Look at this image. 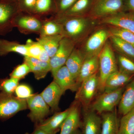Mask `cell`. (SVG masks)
Here are the masks:
<instances>
[{
    "label": "cell",
    "mask_w": 134,
    "mask_h": 134,
    "mask_svg": "<svg viewBox=\"0 0 134 134\" xmlns=\"http://www.w3.org/2000/svg\"><path fill=\"white\" fill-rule=\"evenodd\" d=\"M28 108L26 99L0 92V120L9 119L20 111Z\"/></svg>",
    "instance_id": "obj_5"
},
{
    "label": "cell",
    "mask_w": 134,
    "mask_h": 134,
    "mask_svg": "<svg viewBox=\"0 0 134 134\" xmlns=\"http://www.w3.org/2000/svg\"><path fill=\"white\" fill-rule=\"evenodd\" d=\"M113 46L120 54L134 60V46L130 43L113 36L110 38Z\"/></svg>",
    "instance_id": "obj_29"
},
{
    "label": "cell",
    "mask_w": 134,
    "mask_h": 134,
    "mask_svg": "<svg viewBox=\"0 0 134 134\" xmlns=\"http://www.w3.org/2000/svg\"><path fill=\"white\" fill-rule=\"evenodd\" d=\"M15 6L9 1H0V36H5L14 28V19L19 12Z\"/></svg>",
    "instance_id": "obj_10"
},
{
    "label": "cell",
    "mask_w": 134,
    "mask_h": 134,
    "mask_svg": "<svg viewBox=\"0 0 134 134\" xmlns=\"http://www.w3.org/2000/svg\"><path fill=\"white\" fill-rule=\"evenodd\" d=\"M99 67L98 55L85 59L76 79L77 83L80 85L85 80L98 73Z\"/></svg>",
    "instance_id": "obj_20"
},
{
    "label": "cell",
    "mask_w": 134,
    "mask_h": 134,
    "mask_svg": "<svg viewBox=\"0 0 134 134\" xmlns=\"http://www.w3.org/2000/svg\"><path fill=\"white\" fill-rule=\"evenodd\" d=\"M70 107V113L60 127V134H71L81 127V122L78 105L75 103Z\"/></svg>",
    "instance_id": "obj_18"
},
{
    "label": "cell",
    "mask_w": 134,
    "mask_h": 134,
    "mask_svg": "<svg viewBox=\"0 0 134 134\" xmlns=\"http://www.w3.org/2000/svg\"><path fill=\"white\" fill-rule=\"evenodd\" d=\"M85 59L82 51L75 47L65 63V66L76 81Z\"/></svg>",
    "instance_id": "obj_22"
},
{
    "label": "cell",
    "mask_w": 134,
    "mask_h": 134,
    "mask_svg": "<svg viewBox=\"0 0 134 134\" xmlns=\"http://www.w3.org/2000/svg\"><path fill=\"white\" fill-rule=\"evenodd\" d=\"M126 86L118 105V112L122 115L134 108V79Z\"/></svg>",
    "instance_id": "obj_19"
},
{
    "label": "cell",
    "mask_w": 134,
    "mask_h": 134,
    "mask_svg": "<svg viewBox=\"0 0 134 134\" xmlns=\"http://www.w3.org/2000/svg\"><path fill=\"white\" fill-rule=\"evenodd\" d=\"M71 111V107L62 112L56 113L53 116L38 124L35 127L49 134H56L59 131L61 125L66 119Z\"/></svg>",
    "instance_id": "obj_15"
},
{
    "label": "cell",
    "mask_w": 134,
    "mask_h": 134,
    "mask_svg": "<svg viewBox=\"0 0 134 134\" xmlns=\"http://www.w3.org/2000/svg\"><path fill=\"white\" fill-rule=\"evenodd\" d=\"M125 87L108 92H103L90 105V109L102 114L114 111L119 104Z\"/></svg>",
    "instance_id": "obj_3"
},
{
    "label": "cell",
    "mask_w": 134,
    "mask_h": 134,
    "mask_svg": "<svg viewBox=\"0 0 134 134\" xmlns=\"http://www.w3.org/2000/svg\"><path fill=\"white\" fill-rule=\"evenodd\" d=\"M52 4V0H37L34 14L40 17L50 11Z\"/></svg>",
    "instance_id": "obj_34"
},
{
    "label": "cell",
    "mask_w": 134,
    "mask_h": 134,
    "mask_svg": "<svg viewBox=\"0 0 134 134\" xmlns=\"http://www.w3.org/2000/svg\"><path fill=\"white\" fill-rule=\"evenodd\" d=\"M76 43L72 40L63 37L60 42L57 52L50 58V64L52 74L64 65L75 47Z\"/></svg>",
    "instance_id": "obj_9"
},
{
    "label": "cell",
    "mask_w": 134,
    "mask_h": 134,
    "mask_svg": "<svg viewBox=\"0 0 134 134\" xmlns=\"http://www.w3.org/2000/svg\"><path fill=\"white\" fill-rule=\"evenodd\" d=\"M134 76L118 70L107 77L104 85L103 92L113 91L124 87L133 79Z\"/></svg>",
    "instance_id": "obj_17"
},
{
    "label": "cell",
    "mask_w": 134,
    "mask_h": 134,
    "mask_svg": "<svg viewBox=\"0 0 134 134\" xmlns=\"http://www.w3.org/2000/svg\"><path fill=\"white\" fill-rule=\"evenodd\" d=\"M117 134H134V108L122 115Z\"/></svg>",
    "instance_id": "obj_30"
},
{
    "label": "cell",
    "mask_w": 134,
    "mask_h": 134,
    "mask_svg": "<svg viewBox=\"0 0 134 134\" xmlns=\"http://www.w3.org/2000/svg\"><path fill=\"white\" fill-rule=\"evenodd\" d=\"M111 36L109 31L100 29L93 33L87 40L83 53L85 59L98 55Z\"/></svg>",
    "instance_id": "obj_11"
},
{
    "label": "cell",
    "mask_w": 134,
    "mask_h": 134,
    "mask_svg": "<svg viewBox=\"0 0 134 134\" xmlns=\"http://www.w3.org/2000/svg\"><path fill=\"white\" fill-rule=\"evenodd\" d=\"M98 59L99 91L102 93L104 91L105 82L107 77L118 70L117 59L111 45L108 41L99 53Z\"/></svg>",
    "instance_id": "obj_2"
},
{
    "label": "cell",
    "mask_w": 134,
    "mask_h": 134,
    "mask_svg": "<svg viewBox=\"0 0 134 134\" xmlns=\"http://www.w3.org/2000/svg\"><path fill=\"white\" fill-rule=\"evenodd\" d=\"M19 79L14 77L0 79V90L6 94L13 95L15 90L19 85Z\"/></svg>",
    "instance_id": "obj_33"
},
{
    "label": "cell",
    "mask_w": 134,
    "mask_h": 134,
    "mask_svg": "<svg viewBox=\"0 0 134 134\" xmlns=\"http://www.w3.org/2000/svg\"><path fill=\"white\" fill-rule=\"evenodd\" d=\"M24 62L29 65L31 72L37 80L44 78L48 72H51L50 63L44 62L29 56H24Z\"/></svg>",
    "instance_id": "obj_23"
},
{
    "label": "cell",
    "mask_w": 134,
    "mask_h": 134,
    "mask_svg": "<svg viewBox=\"0 0 134 134\" xmlns=\"http://www.w3.org/2000/svg\"><path fill=\"white\" fill-rule=\"evenodd\" d=\"M125 10L134 13V0H124V11Z\"/></svg>",
    "instance_id": "obj_39"
},
{
    "label": "cell",
    "mask_w": 134,
    "mask_h": 134,
    "mask_svg": "<svg viewBox=\"0 0 134 134\" xmlns=\"http://www.w3.org/2000/svg\"><path fill=\"white\" fill-rule=\"evenodd\" d=\"M37 0H23L22 5L24 9L30 14H34V9Z\"/></svg>",
    "instance_id": "obj_38"
},
{
    "label": "cell",
    "mask_w": 134,
    "mask_h": 134,
    "mask_svg": "<svg viewBox=\"0 0 134 134\" xmlns=\"http://www.w3.org/2000/svg\"><path fill=\"white\" fill-rule=\"evenodd\" d=\"M118 70L127 75L134 76V60L121 54L117 58Z\"/></svg>",
    "instance_id": "obj_31"
},
{
    "label": "cell",
    "mask_w": 134,
    "mask_h": 134,
    "mask_svg": "<svg viewBox=\"0 0 134 134\" xmlns=\"http://www.w3.org/2000/svg\"><path fill=\"white\" fill-rule=\"evenodd\" d=\"M63 37L61 34L40 37L36 40L42 46L50 56L53 57L57 52L61 40Z\"/></svg>",
    "instance_id": "obj_25"
},
{
    "label": "cell",
    "mask_w": 134,
    "mask_h": 134,
    "mask_svg": "<svg viewBox=\"0 0 134 134\" xmlns=\"http://www.w3.org/2000/svg\"><path fill=\"white\" fill-rule=\"evenodd\" d=\"M14 93L18 98L26 100L33 95L30 87L25 84L18 85L15 90Z\"/></svg>",
    "instance_id": "obj_36"
},
{
    "label": "cell",
    "mask_w": 134,
    "mask_h": 134,
    "mask_svg": "<svg viewBox=\"0 0 134 134\" xmlns=\"http://www.w3.org/2000/svg\"><path fill=\"white\" fill-rule=\"evenodd\" d=\"M108 31L111 36L119 38L134 46V33L132 32L121 27L112 26Z\"/></svg>",
    "instance_id": "obj_32"
},
{
    "label": "cell",
    "mask_w": 134,
    "mask_h": 134,
    "mask_svg": "<svg viewBox=\"0 0 134 134\" xmlns=\"http://www.w3.org/2000/svg\"><path fill=\"white\" fill-rule=\"evenodd\" d=\"M44 19L35 14H21L18 12L13 22L14 28L18 29L21 33L25 35L39 34Z\"/></svg>",
    "instance_id": "obj_7"
},
{
    "label": "cell",
    "mask_w": 134,
    "mask_h": 134,
    "mask_svg": "<svg viewBox=\"0 0 134 134\" xmlns=\"http://www.w3.org/2000/svg\"><path fill=\"white\" fill-rule=\"evenodd\" d=\"M77 0H59L58 3V15L62 14L70 8Z\"/></svg>",
    "instance_id": "obj_37"
},
{
    "label": "cell",
    "mask_w": 134,
    "mask_h": 134,
    "mask_svg": "<svg viewBox=\"0 0 134 134\" xmlns=\"http://www.w3.org/2000/svg\"><path fill=\"white\" fill-rule=\"evenodd\" d=\"M101 23L126 29L134 33V13L120 12L117 14L101 19Z\"/></svg>",
    "instance_id": "obj_14"
},
{
    "label": "cell",
    "mask_w": 134,
    "mask_h": 134,
    "mask_svg": "<svg viewBox=\"0 0 134 134\" xmlns=\"http://www.w3.org/2000/svg\"><path fill=\"white\" fill-rule=\"evenodd\" d=\"M52 75L53 81L59 86L63 93L68 90L76 92L80 86L65 65L60 68Z\"/></svg>",
    "instance_id": "obj_13"
},
{
    "label": "cell",
    "mask_w": 134,
    "mask_h": 134,
    "mask_svg": "<svg viewBox=\"0 0 134 134\" xmlns=\"http://www.w3.org/2000/svg\"><path fill=\"white\" fill-rule=\"evenodd\" d=\"M102 125L100 134H117L119 121L116 108L112 112L101 114Z\"/></svg>",
    "instance_id": "obj_21"
},
{
    "label": "cell",
    "mask_w": 134,
    "mask_h": 134,
    "mask_svg": "<svg viewBox=\"0 0 134 134\" xmlns=\"http://www.w3.org/2000/svg\"><path fill=\"white\" fill-rule=\"evenodd\" d=\"M99 91V79L98 72L82 82L76 91L75 99L84 109H88Z\"/></svg>",
    "instance_id": "obj_4"
},
{
    "label": "cell",
    "mask_w": 134,
    "mask_h": 134,
    "mask_svg": "<svg viewBox=\"0 0 134 134\" xmlns=\"http://www.w3.org/2000/svg\"><path fill=\"white\" fill-rule=\"evenodd\" d=\"M81 126L82 134H100L102 119L96 112L88 108L84 109Z\"/></svg>",
    "instance_id": "obj_12"
},
{
    "label": "cell",
    "mask_w": 134,
    "mask_h": 134,
    "mask_svg": "<svg viewBox=\"0 0 134 134\" xmlns=\"http://www.w3.org/2000/svg\"><path fill=\"white\" fill-rule=\"evenodd\" d=\"M93 0H77L74 5L62 15L66 16H83V15L90 9Z\"/></svg>",
    "instance_id": "obj_28"
},
{
    "label": "cell",
    "mask_w": 134,
    "mask_h": 134,
    "mask_svg": "<svg viewBox=\"0 0 134 134\" xmlns=\"http://www.w3.org/2000/svg\"><path fill=\"white\" fill-rule=\"evenodd\" d=\"M31 72L30 68L28 64L24 62L21 64L18 65L10 74V77L20 79L24 78L26 75Z\"/></svg>",
    "instance_id": "obj_35"
},
{
    "label": "cell",
    "mask_w": 134,
    "mask_h": 134,
    "mask_svg": "<svg viewBox=\"0 0 134 134\" xmlns=\"http://www.w3.org/2000/svg\"><path fill=\"white\" fill-rule=\"evenodd\" d=\"M25 134H49L48 133H47L45 131L43 130L38 127H35V130L32 133H26Z\"/></svg>",
    "instance_id": "obj_40"
},
{
    "label": "cell",
    "mask_w": 134,
    "mask_h": 134,
    "mask_svg": "<svg viewBox=\"0 0 134 134\" xmlns=\"http://www.w3.org/2000/svg\"><path fill=\"white\" fill-rule=\"evenodd\" d=\"M62 25L53 18L44 20L39 35L40 37L62 35Z\"/></svg>",
    "instance_id": "obj_27"
},
{
    "label": "cell",
    "mask_w": 134,
    "mask_h": 134,
    "mask_svg": "<svg viewBox=\"0 0 134 134\" xmlns=\"http://www.w3.org/2000/svg\"><path fill=\"white\" fill-rule=\"evenodd\" d=\"M63 93L59 86L53 81L40 94L51 110L57 111L59 110L60 99Z\"/></svg>",
    "instance_id": "obj_16"
},
{
    "label": "cell",
    "mask_w": 134,
    "mask_h": 134,
    "mask_svg": "<svg viewBox=\"0 0 134 134\" xmlns=\"http://www.w3.org/2000/svg\"><path fill=\"white\" fill-rule=\"evenodd\" d=\"M26 100L28 108L30 110L28 117L35 125L43 122L49 114L50 108L40 93L33 94Z\"/></svg>",
    "instance_id": "obj_8"
},
{
    "label": "cell",
    "mask_w": 134,
    "mask_h": 134,
    "mask_svg": "<svg viewBox=\"0 0 134 134\" xmlns=\"http://www.w3.org/2000/svg\"><path fill=\"white\" fill-rule=\"evenodd\" d=\"M12 52L19 54L24 56H28L25 44H23L17 41L0 39V56H5Z\"/></svg>",
    "instance_id": "obj_24"
},
{
    "label": "cell",
    "mask_w": 134,
    "mask_h": 134,
    "mask_svg": "<svg viewBox=\"0 0 134 134\" xmlns=\"http://www.w3.org/2000/svg\"><path fill=\"white\" fill-rule=\"evenodd\" d=\"M25 44L29 57L35 58L44 62L50 63V56L37 41L29 39L26 41Z\"/></svg>",
    "instance_id": "obj_26"
},
{
    "label": "cell",
    "mask_w": 134,
    "mask_h": 134,
    "mask_svg": "<svg viewBox=\"0 0 134 134\" xmlns=\"http://www.w3.org/2000/svg\"><path fill=\"white\" fill-rule=\"evenodd\" d=\"M124 0H93L90 9L91 15L103 18L124 11Z\"/></svg>",
    "instance_id": "obj_6"
},
{
    "label": "cell",
    "mask_w": 134,
    "mask_h": 134,
    "mask_svg": "<svg viewBox=\"0 0 134 134\" xmlns=\"http://www.w3.org/2000/svg\"><path fill=\"white\" fill-rule=\"evenodd\" d=\"M71 134H81V132L79 131V129H77L72 132Z\"/></svg>",
    "instance_id": "obj_41"
},
{
    "label": "cell",
    "mask_w": 134,
    "mask_h": 134,
    "mask_svg": "<svg viewBox=\"0 0 134 134\" xmlns=\"http://www.w3.org/2000/svg\"><path fill=\"white\" fill-rule=\"evenodd\" d=\"M54 18L62 25L63 37L72 40L76 44L87 31L90 26L89 19L83 16L57 15Z\"/></svg>",
    "instance_id": "obj_1"
}]
</instances>
